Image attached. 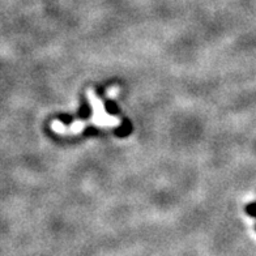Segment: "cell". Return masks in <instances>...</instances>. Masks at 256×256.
I'll use <instances>...</instances> for the list:
<instances>
[{
	"mask_svg": "<svg viewBox=\"0 0 256 256\" xmlns=\"http://www.w3.org/2000/svg\"><path fill=\"white\" fill-rule=\"evenodd\" d=\"M86 98H88L89 104L92 106V110H93V114H92V118L89 120V123L101 128L118 127V126L122 124V120L118 116L108 114L104 110V102L100 100V97L96 94V92L93 89H88V92H86Z\"/></svg>",
	"mask_w": 256,
	"mask_h": 256,
	"instance_id": "1",
	"label": "cell"
},
{
	"mask_svg": "<svg viewBox=\"0 0 256 256\" xmlns=\"http://www.w3.org/2000/svg\"><path fill=\"white\" fill-rule=\"evenodd\" d=\"M89 122L86 120H74L70 126H66L60 120L51 122V130L58 135H80L81 132L86 128Z\"/></svg>",
	"mask_w": 256,
	"mask_h": 256,
	"instance_id": "2",
	"label": "cell"
},
{
	"mask_svg": "<svg viewBox=\"0 0 256 256\" xmlns=\"http://www.w3.org/2000/svg\"><path fill=\"white\" fill-rule=\"evenodd\" d=\"M119 92H120V88L116 86V85H114V86H112V88H108V90H106V97L114 100V98L119 94Z\"/></svg>",
	"mask_w": 256,
	"mask_h": 256,
	"instance_id": "3",
	"label": "cell"
}]
</instances>
